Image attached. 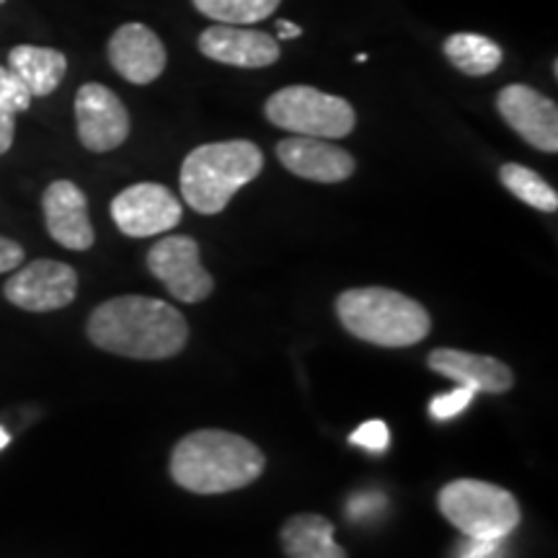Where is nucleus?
Returning <instances> with one entry per match:
<instances>
[{
	"label": "nucleus",
	"instance_id": "nucleus-1",
	"mask_svg": "<svg viewBox=\"0 0 558 558\" xmlns=\"http://www.w3.org/2000/svg\"><path fill=\"white\" fill-rule=\"evenodd\" d=\"M86 333L104 352L120 357L169 360L190 341V324L166 300L120 295L90 313Z\"/></svg>",
	"mask_w": 558,
	"mask_h": 558
},
{
	"label": "nucleus",
	"instance_id": "nucleus-2",
	"mask_svg": "<svg viewBox=\"0 0 558 558\" xmlns=\"http://www.w3.org/2000/svg\"><path fill=\"white\" fill-rule=\"evenodd\" d=\"M267 458L246 437L226 429H197L171 450V478L192 494H228L254 484Z\"/></svg>",
	"mask_w": 558,
	"mask_h": 558
},
{
	"label": "nucleus",
	"instance_id": "nucleus-3",
	"mask_svg": "<svg viewBox=\"0 0 558 558\" xmlns=\"http://www.w3.org/2000/svg\"><path fill=\"white\" fill-rule=\"evenodd\" d=\"M264 169V153L248 140L194 148L181 163V197L199 215H218Z\"/></svg>",
	"mask_w": 558,
	"mask_h": 558
},
{
	"label": "nucleus",
	"instance_id": "nucleus-4",
	"mask_svg": "<svg viewBox=\"0 0 558 558\" xmlns=\"http://www.w3.org/2000/svg\"><path fill=\"white\" fill-rule=\"evenodd\" d=\"M341 326L375 347H414L429 337L432 318L422 303L388 288H354L337 298Z\"/></svg>",
	"mask_w": 558,
	"mask_h": 558
},
{
	"label": "nucleus",
	"instance_id": "nucleus-5",
	"mask_svg": "<svg viewBox=\"0 0 558 558\" xmlns=\"http://www.w3.org/2000/svg\"><path fill=\"white\" fill-rule=\"evenodd\" d=\"M437 509L469 541H505L522 520L512 492L478 478L445 484L437 494Z\"/></svg>",
	"mask_w": 558,
	"mask_h": 558
},
{
	"label": "nucleus",
	"instance_id": "nucleus-6",
	"mask_svg": "<svg viewBox=\"0 0 558 558\" xmlns=\"http://www.w3.org/2000/svg\"><path fill=\"white\" fill-rule=\"evenodd\" d=\"M264 114L279 130L320 140L347 137L357 124L352 104L313 86L279 88L267 99Z\"/></svg>",
	"mask_w": 558,
	"mask_h": 558
},
{
	"label": "nucleus",
	"instance_id": "nucleus-7",
	"mask_svg": "<svg viewBox=\"0 0 558 558\" xmlns=\"http://www.w3.org/2000/svg\"><path fill=\"white\" fill-rule=\"evenodd\" d=\"M150 275L181 303H202L213 295L215 279L199 262V243L190 235H166L148 251Z\"/></svg>",
	"mask_w": 558,
	"mask_h": 558
},
{
	"label": "nucleus",
	"instance_id": "nucleus-8",
	"mask_svg": "<svg viewBox=\"0 0 558 558\" xmlns=\"http://www.w3.org/2000/svg\"><path fill=\"white\" fill-rule=\"evenodd\" d=\"M184 218V207L169 186L143 181L117 194L111 202V220L130 239H150L169 233Z\"/></svg>",
	"mask_w": 558,
	"mask_h": 558
},
{
	"label": "nucleus",
	"instance_id": "nucleus-9",
	"mask_svg": "<svg viewBox=\"0 0 558 558\" xmlns=\"http://www.w3.org/2000/svg\"><path fill=\"white\" fill-rule=\"evenodd\" d=\"M5 300L21 311L50 313L68 308L78 292V275L73 267L52 259H37L13 269L5 279Z\"/></svg>",
	"mask_w": 558,
	"mask_h": 558
},
{
	"label": "nucleus",
	"instance_id": "nucleus-10",
	"mask_svg": "<svg viewBox=\"0 0 558 558\" xmlns=\"http://www.w3.org/2000/svg\"><path fill=\"white\" fill-rule=\"evenodd\" d=\"M75 122L81 145L90 153H109L130 137V114L114 90L101 83H83L75 94Z\"/></svg>",
	"mask_w": 558,
	"mask_h": 558
},
{
	"label": "nucleus",
	"instance_id": "nucleus-11",
	"mask_svg": "<svg viewBox=\"0 0 558 558\" xmlns=\"http://www.w3.org/2000/svg\"><path fill=\"white\" fill-rule=\"evenodd\" d=\"M497 109L501 120L535 150H558V107L548 96L538 94L525 83H512L499 90Z\"/></svg>",
	"mask_w": 558,
	"mask_h": 558
},
{
	"label": "nucleus",
	"instance_id": "nucleus-12",
	"mask_svg": "<svg viewBox=\"0 0 558 558\" xmlns=\"http://www.w3.org/2000/svg\"><path fill=\"white\" fill-rule=\"evenodd\" d=\"M277 158L290 173H295L300 179L318 181V184H339L357 169L352 153L339 148V145H331L329 140L305 135L277 143Z\"/></svg>",
	"mask_w": 558,
	"mask_h": 558
},
{
	"label": "nucleus",
	"instance_id": "nucleus-13",
	"mask_svg": "<svg viewBox=\"0 0 558 558\" xmlns=\"http://www.w3.org/2000/svg\"><path fill=\"white\" fill-rule=\"evenodd\" d=\"M166 47L145 24H124L109 39V62L117 73L135 86H148L166 70Z\"/></svg>",
	"mask_w": 558,
	"mask_h": 558
},
{
	"label": "nucleus",
	"instance_id": "nucleus-14",
	"mask_svg": "<svg viewBox=\"0 0 558 558\" xmlns=\"http://www.w3.org/2000/svg\"><path fill=\"white\" fill-rule=\"evenodd\" d=\"M197 45L205 58L233 68H269L279 60V41L271 34L233 24L209 26Z\"/></svg>",
	"mask_w": 558,
	"mask_h": 558
},
{
	"label": "nucleus",
	"instance_id": "nucleus-15",
	"mask_svg": "<svg viewBox=\"0 0 558 558\" xmlns=\"http://www.w3.org/2000/svg\"><path fill=\"white\" fill-rule=\"evenodd\" d=\"M47 233L70 251H88L96 233L88 218V199L73 181H52L41 197Z\"/></svg>",
	"mask_w": 558,
	"mask_h": 558
},
{
	"label": "nucleus",
	"instance_id": "nucleus-16",
	"mask_svg": "<svg viewBox=\"0 0 558 558\" xmlns=\"http://www.w3.org/2000/svg\"><path fill=\"white\" fill-rule=\"evenodd\" d=\"M427 365L432 373L456 380L476 393H507L514 386L512 367L488 354H473L463 349H432Z\"/></svg>",
	"mask_w": 558,
	"mask_h": 558
},
{
	"label": "nucleus",
	"instance_id": "nucleus-17",
	"mask_svg": "<svg viewBox=\"0 0 558 558\" xmlns=\"http://www.w3.org/2000/svg\"><path fill=\"white\" fill-rule=\"evenodd\" d=\"M333 530V522L320 514H292L279 530V543L288 558H347Z\"/></svg>",
	"mask_w": 558,
	"mask_h": 558
},
{
	"label": "nucleus",
	"instance_id": "nucleus-18",
	"mask_svg": "<svg viewBox=\"0 0 558 558\" xmlns=\"http://www.w3.org/2000/svg\"><path fill=\"white\" fill-rule=\"evenodd\" d=\"M9 68L34 96H50L65 78L68 58L52 47L19 45L9 52Z\"/></svg>",
	"mask_w": 558,
	"mask_h": 558
},
{
	"label": "nucleus",
	"instance_id": "nucleus-19",
	"mask_svg": "<svg viewBox=\"0 0 558 558\" xmlns=\"http://www.w3.org/2000/svg\"><path fill=\"white\" fill-rule=\"evenodd\" d=\"M442 50L445 58L452 62V68H458L465 75H473V78L494 73L505 60V52H501L497 41L469 32L452 34V37L445 39Z\"/></svg>",
	"mask_w": 558,
	"mask_h": 558
},
{
	"label": "nucleus",
	"instance_id": "nucleus-20",
	"mask_svg": "<svg viewBox=\"0 0 558 558\" xmlns=\"http://www.w3.org/2000/svg\"><path fill=\"white\" fill-rule=\"evenodd\" d=\"M499 181L527 207L541 209V213H556L558 194L546 179L538 177L533 169L520 163H505L499 169Z\"/></svg>",
	"mask_w": 558,
	"mask_h": 558
},
{
	"label": "nucleus",
	"instance_id": "nucleus-21",
	"mask_svg": "<svg viewBox=\"0 0 558 558\" xmlns=\"http://www.w3.org/2000/svg\"><path fill=\"white\" fill-rule=\"evenodd\" d=\"M194 9L220 24L248 26L269 19L282 0H192Z\"/></svg>",
	"mask_w": 558,
	"mask_h": 558
},
{
	"label": "nucleus",
	"instance_id": "nucleus-22",
	"mask_svg": "<svg viewBox=\"0 0 558 558\" xmlns=\"http://www.w3.org/2000/svg\"><path fill=\"white\" fill-rule=\"evenodd\" d=\"M32 104V94L26 90L24 83L16 78L11 68L0 65V109L11 111V114H19V111H26Z\"/></svg>",
	"mask_w": 558,
	"mask_h": 558
},
{
	"label": "nucleus",
	"instance_id": "nucleus-23",
	"mask_svg": "<svg viewBox=\"0 0 558 558\" xmlns=\"http://www.w3.org/2000/svg\"><path fill=\"white\" fill-rule=\"evenodd\" d=\"M473 396H476V390L460 386L452 390V393H442V396H435L429 403V414L437 418V422H445V418H452L458 416L460 411H465L471 407Z\"/></svg>",
	"mask_w": 558,
	"mask_h": 558
},
{
	"label": "nucleus",
	"instance_id": "nucleus-24",
	"mask_svg": "<svg viewBox=\"0 0 558 558\" xmlns=\"http://www.w3.org/2000/svg\"><path fill=\"white\" fill-rule=\"evenodd\" d=\"M349 439H352V445H360V448H365L369 452H383L388 448L390 432L380 418H373V422H365L360 429H354Z\"/></svg>",
	"mask_w": 558,
	"mask_h": 558
},
{
	"label": "nucleus",
	"instance_id": "nucleus-25",
	"mask_svg": "<svg viewBox=\"0 0 558 558\" xmlns=\"http://www.w3.org/2000/svg\"><path fill=\"white\" fill-rule=\"evenodd\" d=\"M21 264H24V248L16 241L0 235V275H9V271L19 269Z\"/></svg>",
	"mask_w": 558,
	"mask_h": 558
},
{
	"label": "nucleus",
	"instance_id": "nucleus-26",
	"mask_svg": "<svg viewBox=\"0 0 558 558\" xmlns=\"http://www.w3.org/2000/svg\"><path fill=\"white\" fill-rule=\"evenodd\" d=\"M13 117H16V114L0 109V156L11 150L13 137H16V120H13Z\"/></svg>",
	"mask_w": 558,
	"mask_h": 558
},
{
	"label": "nucleus",
	"instance_id": "nucleus-27",
	"mask_svg": "<svg viewBox=\"0 0 558 558\" xmlns=\"http://www.w3.org/2000/svg\"><path fill=\"white\" fill-rule=\"evenodd\" d=\"M499 548V541H473L460 558H488Z\"/></svg>",
	"mask_w": 558,
	"mask_h": 558
},
{
	"label": "nucleus",
	"instance_id": "nucleus-28",
	"mask_svg": "<svg viewBox=\"0 0 558 558\" xmlns=\"http://www.w3.org/2000/svg\"><path fill=\"white\" fill-rule=\"evenodd\" d=\"M277 37H279V41L298 39V37H303V29H300L298 24H292V21H288V19H279L277 21Z\"/></svg>",
	"mask_w": 558,
	"mask_h": 558
},
{
	"label": "nucleus",
	"instance_id": "nucleus-29",
	"mask_svg": "<svg viewBox=\"0 0 558 558\" xmlns=\"http://www.w3.org/2000/svg\"><path fill=\"white\" fill-rule=\"evenodd\" d=\"M9 442H11L9 432H5L3 427H0V450H3V448H9Z\"/></svg>",
	"mask_w": 558,
	"mask_h": 558
},
{
	"label": "nucleus",
	"instance_id": "nucleus-30",
	"mask_svg": "<svg viewBox=\"0 0 558 558\" xmlns=\"http://www.w3.org/2000/svg\"><path fill=\"white\" fill-rule=\"evenodd\" d=\"M5 3V0H0V5H3Z\"/></svg>",
	"mask_w": 558,
	"mask_h": 558
}]
</instances>
